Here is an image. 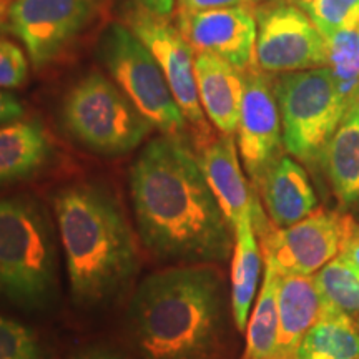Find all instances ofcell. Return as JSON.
<instances>
[{
  "label": "cell",
  "instance_id": "6da1fadb",
  "mask_svg": "<svg viewBox=\"0 0 359 359\" xmlns=\"http://www.w3.org/2000/svg\"><path fill=\"white\" fill-rule=\"evenodd\" d=\"M130 195L143 245L156 258L208 263L230 255V224L180 137L161 135L143 147L130 170Z\"/></svg>",
  "mask_w": 359,
  "mask_h": 359
},
{
  "label": "cell",
  "instance_id": "7a4b0ae2",
  "mask_svg": "<svg viewBox=\"0 0 359 359\" xmlns=\"http://www.w3.org/2000/svg\"><path fill=\"white\" fill-rule=\"evenodd\" d=\"M127 320L143 359H215L223 327L222 278L205 264L151 273L135 291Z\"/></svg>",
  "mask_w": 359,
  "mask_h": 359
},
{
  "label": "cell",
  "instance_id": "3957f363",
  "mask_svg": "<svg viewBox=\"0 0 359 359\" xmlns=\"http://www.w3.org/2000/svg\"><path fill=\"white\" fill-rule=\"evenodd\" d=\"M70 293L82 306L115 296L138 268L133 233L109 191L90 183L62 188L53 198Z\"/></svg>",
  "mask_w": 359,
  "mask_h": 359
},
{
  "label": "cell",
  "instance_id": "277c9868",
  "mask_svg": "<svg viewBox=\"0 0 359 359\" xmlns=\"http://www.w3.org/2000/svg\"><path fill=\"white\" fill-rule=\"evenodd\" d=\"M57 285V251L47 217L27 198L0 200V298L42 308Z\"/></svg>",
  "mask_w": 359,
  "mask_h": 359
},
{
  "label": "cell",
  "instance_id": "5b68a950",
  "mask_svg": "<svg viewBox=\"0 0 359 359\" xmlns=\"http://www.w3.org/2000/svg\"><path fill=\"white\" fill-rule=\"evenodd\" d=\"M62 118L75 140L100 155L128 154L154 128L116 83L98 72L69 90Z\"/></svg>",
  "mask_w": 359,
  "mask_h": 359
},
{
  "label": "cell",
  "instance_id": "8992f818",
  "mask_svg": "<svg viewBox=\"0 0 359 359\" xmlns=\"http://www.w3.org/2000/svg\"><path fill=\"white\" fill-rule=\"evenodd\" d=\"M275 92L286 151L302 161L316 160L348 114L330 67L281 74Z\"/></svg>",
  "mask_w": 359,
  "mask_h": 359
},
{
  "label": "cell",
  "instance_id": "52a82bcc",
  "mask_svg": "<svg viewBox=\"0 0 359 359\" xmlns=\"http://www.w3.org/2000/svg\"><path fill=\"white\" fill-rule=\"evenodd\" d=\"M98 55L116 87L151 127L168 137L182 138L188 128L185 115L154 55L128 27H107L98 43Z\"/></svg>",
  "mask_w": 359,
  "mask_h": 359
},
{
  "label": "cell",
  "instance_id": "ba28073f",
  "mask_svg": "<svg viewBox=\"0 0 359 359\" xmlns=\"http://www.w3.org/2000/svg\"><path fill=\"white\" fill-rule=\"evenodd\" d=\"M172 0H135L125 13L128 29L142 40L160 65L188 127L201 148L213 138L212 127L201 109L195 79V50L178 25L168 20Z\"/></svg>",
  "mask_w": 359,
  "mask_h": 359
},
{
  "label": "cell",
  "instance_id": "9c48e42d",
  "mask_svg": "<svg viewBox=\"0 0 359 359\" xmlns=\"http://www.w3.org/2000/svg\"><path fill=\"white\" fill-rule=\"evenodd\" d=\"M100 0H8L0 30L24 43L35 69L64 53L95 19Z\"/></svg>",
  "mask_w": 359,
  "mask_h": 359
},
{
  "label": "cell",
  "instance_id": "30bf717a",
  "mask_svg": "<svg viewBox=\"0 0 359 359\" xmlns=\"http://www.w3.org/2000/svg\"><path fill=\"white\" fill-rule=\"evenodd\" d=\"M354 224L351 215L316 210L288 228L266 222L257 236L262 238L264 262L271 263L280 275L313 276L339 257Z\"/></svg>",
  "mask_w": 359,
  "mask_h": 359
},
{
  "label": "cell",
  "instance_id": "8fae6325",
  "mask_svg": "<svg viewBox=\"0 0 359 359\" xmlns=\"http://www.w3.org/2000/svg\"><path fill=\"white\" fill-rule=\"evenodd\" d=\"M257 64L268 74H291L327 65V40L302 7L271 0L255 11Z\"/></svg>",
  "mask_w": 359,
  "mask_h": 359
},
{
  "label": "cell",
  "instance_id": "7c38bea8",
  "mask_svg": "<svg viewBox=\"0 0 359 359\" xmlns=\"http://www.w3.org/2000/svg\"><path fill=\"white\" fill-rule=\"evenodd\" d=\"M243 102L238 123V150L246 173L259 185L268 170L281 158L283 130L275 80L257 65L243 72Z\"/></svg>",
  "mask_w": 359,
  "mask_h": 359
},
{
  "label": "cell",
  "instance_id": "4fadbf2b",
  "mask_svg": "<svg viewBox=\"0 0 359 359\" xmlns=\"http://www.w3.org/2000/svg\"><path fill=\"white\" fill-rule=\"evenodd\" d=\"M178 29L198 53H213L240 72L257 65V15L253 7L178 13Z\"/></svg>",
  "mask_w": 359,
  "mask_h": 359
},
{
  "label": "cell",
  "instance_id": "5bb4252c",
  "mask_svg": "<svg viewBox=\"0 0 359 359\" xmlns=\"http://www.w3.org/2000/svg\"><path fill=\"white\" fill-rule=\"evenodd\" d=\"M200 167L212 188L215 200L233 231L245 223H253L255 201L258 196L250 190L233 135L213 137L200 148Z\"/></svg>",
  "mask_w": 359,
  "mask_h": 359
},
{
  "label": "cell",
  "instance_id": "9a60e30c",
  "mask_svg": "<svg viewBox=\"0 0 359 359\" xmlns=\"http://www.w3.org/2000/svg\"><path fill=\"white\" fill-rule=\"evenodd\" d=\"M195 79L208 122L219 133H235L243 102V72L213 53H198L195 57Z\"/></svg>",
  "mask_w": 359,
  "mask_h": 359
},
{
  "label": "cell",
  "instance_id": "2e32d148",
  "mask_svg": "<svg viewBox=\"0 0 359 359\" xmlns=\"http://www.w3.org/2000/svg\"><path fill=\"white\" fill-rule=\"evenodd\" d=\"M257 188L273 226H293L316 212L318 198L308 173L291 156H281Z\"/></svg>",
  "mask_w": 359,
  "mask_h": 359
},
{
  "label": "cell",
  "instance_id": "e0dca14e",
  "mask_svg": "<svg viewBox=\"0 0 359 359\" xmlns=\"http://www.w3.org/2000/svg\"><path fill=\"white\" fill-rule=\"evenodd\" d=\"M323 298L314 276L278 273V354L276 359H294L299 343L320 318Z\"/></svg>",
  "mask_w": 359,
  "mask_h": 359
},
{
  "label": "cell",
  "instance_id": "ac0fdd59",
  "mask_svg": "<svg viewBox=\"0 0 359 359\" xmlns=\"http://www.w3.org/2000/svg\"><path fill=\"white\" fill-rule=\"evenodd\" d=\"M50 140L34 122L0 127V185L32 177L50 158Z\"/></svg>",
  "mask_w": 359,
  "mask_h": 359
},
{
  "label": "cell",
  "instance_id": "d6986e66",
  "mask_svg": "<svg viewBox=\"0 0 359 359\" xmlns=\"http://www.w3.org/2000/svg\"><path fill=\"white\" fill-rule=\"evenodd\" d=\"M334 195L343 205L359 201V111L349 110L321 154Z\"/></svg>",
  "mask_w": 359,
  "mask_h": 359
},
{
  "label": "cell",
  "instance_id": "ffe728a7",
  "mask_svg": "<svg viewBox=\"0 0 359 359\" xmlns=\"http://www.w3.org/2000/svg\"><path fill=\"white\" fill-rule=\"evenodd\" d=\"M294 359H359L356 318L323 304L320 318L304 334Z\"/></svg>",
  "mask_w": 359,
  "mask_h": 359
},
{
  "label": "cell",
  "instance_id": "44dd1931",
  "mask_svg": "<svg viewBox=\"0 0 359 359\" xmlns=\"http://www.w3.org/2000/svg\"><path fill=\"white\" fill-rule=\"evenodd\" d=\"M233 233L235 251L231 263V313L238 330L245 331L251 304L257 296L263 257L253 223L241 224Z\"/></svg>",
  "mask_w": 359,
  "mask_h": 359
},
{
  "label": "cell",
  "instance_id": "7402d4cb",
  "mask_svg": "<svg viewBox=\"0 0 359 359\" xmlns=\"http://www.w3.org/2000/svg\"><path fill=\"white\" fill-rule=\"evenodd\" d=\"M278 327V271L264 262L263 285L248 325L243 359H276Z\"/></svg>",
  "mask_w": 359,
  "mask_h": 359
},
{
  "label": "cell",
  "instance_id": "603a6c76",
  "mask_svg": "<svg viewBox=\"0 0 359 359\" xmlns=\"http://www.w3.org/2000/svg\"><path fill=\"white\" fill-rule=\"evenodd\" d=\"M327 65L349 111L359 95V25L327 39Z\"/></svg>",
  "mask_w": 359,
  "mask_h": 359
},
{
  "label": "cell",
  "instance_id": "cb8c5ba5",
  "mask_svg": "<svg viewBox=\"0 0 359 359\" xmlns=\"http://www.w3.org/2000/svg\"><path fill=\"white\" fill-rule=\"evenodd\" d=\"M325 306L359 316V271L338 257L314 275Z\"/></svg>",
  "mask_w": 359,
  "mask_h": 359
},
{
  "label": "cell",
  "instance_id": "d4e9b609",
  "mask_svg": "<svg viewBox=\"0 0 359 359\" xmlns=\"http://www.w3.org/2000/svg\"><path fill=\"white\" fill-rule=\"evenodd\" d=\"M326 40L359 25V0H296Z\"/></svg>",
  "mask_w": 359,
  "mask_h": 359
},
{
  "label": "cell",
  "instance_id": "484cf974",
  "mask_svg": "<svg viewBox=\"0 0 359 359\" xmlns=\"http://www.w3.org/2000/svg\"><path fill=\"white\" fill-rule=\"evenodd\" d=\"M0 359H47L30 327L0 314Z\"/></svg>",
  "mask_w": 359,
  "mask_h": 359
},
{
  "label": "cell",
  "instance_id": "4316f807",
  "mask_svg": "<svg viewBox=\"0 0 359 359\" xmlns=\"http://www.w3.org/2000/svg\"><path fill=\"white\" fill-rule=\"evenodd\" d=\"M29 75V64L22 48L12 40L0 39V88H19Z\"/></svg>",
  "mask_w": 359,
  "mask_h": 359
},
{
  "label": "cell",
  "instance_id": "83f0119b",
  "mask_svg": "<svg viewBox=\"0 0 359 359\" xmlns=\"http://www.w3.org/2000/svg\"><path fill=\"white\" fill-rule=\"evenodd\" d=\"M178 13H198L205 11H215V8L250 6V4L248 0H178Z\"/></svg>",
  "mask_w": 359,
  "mask_h": 359
},
{
  "label": "cell",
  "instance_id": "f1b7e54d",
  "mask_svg": "<svg viewBox=\"0 0 359 359\" xmlns=\"http://www.w3.org/2000/svg\"><path fill=\"white\" fill-rule=\"evenodd\" d=\"M22 115H24V107L19 98L0 90V127L17 122Z\"/></svg>",
  "mask_w": 359,
  "mask_h": 359
},
{
  "label": "cell",
  "instance_id": "f546056e",
  "mask_svg": "<svg viewBox=\"0 0 359 359\" xmlns=\"http://www.w3.org/2000/svg\"><path fill=\"white\" fill-rule=\"evenodd\" d=\"M339 257L359 271V224L358 223L354 224L351 235H349L346 245H344V248L341 251Z\"/></svg>",
  "mask_w": 359,
  "mask_h": 359
},
{
  "label": "cell",
  "instance_id": "4dcf8cb0",
  "mask_svg": "<svg viewBox=\"0 0 359 359\" xmlns=\"http://www.w3.org/2000/svg\"><path fill=\"white\" fill-rule=\"evenodd\" d=\"M74 359H127V358L122 356L120 353L111 351V349L97 348V349H87V351L79 353Z\"/></svg>",
  "mask_w": 359,
  "mask_h": 359
},
{
  "label": "cell",
  "instance_id": "1f68e13d",
  "mask_svg": "<svg viewBox=\"0 0 359 359\" xmlns=\"http://www.w3.org/2000/svg\"><path fill=\"white\" fill-rule=\"evenodd\" d=\"M8 0H0V17H2L4 11H6V6H7Z\"/></svg>",
  "mask_w": 359,
  "mask_h": 359
},
{
  "label": "cell",
  "instance_id": "d6a6232c",
  "mask_svg": "<svg viewBox=\"0 0 359 359\" xmlns=\"http://www.w3.org/2000/svg\"><path fill=\"white\" fill-rule=\"evenodd\" d=\"M349 110H358V111H359V95H358V98H356V102H354V105H353Z\"/></svg>",
  "mask_w": 359,
  "mask_h": 359
},
{
  "label": "cell",
  "instance_id": "836d02e7",
  "mask_svg": "<svg viewBox=\"0 0 359 359\" xmlns=\"http://www.w3.org/2000/svg\"><path fill=\"white\" fill-rule=\"evenodd\" d=\"M259 2H262V0H248V4H250V6H251V7H253V6H255V4H259Z\"/></svg>",
  "mask_w": 359,
  "mask_h": 359
},
{
  "label": "cell",
  "instance_id": "e575fe53",
  "mask_svg": "<svg viewBox=\"0 0 359 359\" xmlns=\"http://www.w3.org/2000/svg\"><path fill=\"white\" fill-rule=\"evenodd\" d=\"M281 2H296V0H281Z\"/></svg>",
  "mask_w": 359,
  "mask_h": 359
},
{
  "label": "cell",
  "instance_id": "d590c367",
  "mask_svg": "<svg viewBox=\"0 0 359 359\" xmlns=\"http://www.w3.org/2000/svg\"><path fill=\"white\" fill-rule=\"evenodd\" d=\"M356 320H358V325H359V316H358V318H356Z\"/></svg>",
  "mask_w": 359,
  "mask_h": 359
}]
</instances>
